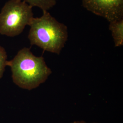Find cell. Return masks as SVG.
I'll use <instances>...</instances> for the list:
<instances>
[{"instance_id":"6da1fadb","label":"cell","mask_w":123,"mask_h":123,"mask_svg":"<svg viewBox=\"0 0 123 123\" xmlns=\"http://www.w3.org/2000/svg\"><path fill=\"white\" fill-rule=\"evenodd\" d=\"M7 65L11 68L14 83L28 90L44 83L52 73L44 57L36 56L27 48L19 50L12 60L7 61Z\"/></svg>"},{"instance_id":"7a4b0ae2","label":"cell","mask_w":123,"mask_h":123,"mask_svg":"<svg viewBox=\"0 0 123 123\" xmlns=\"http://www.w3.org/2000/svg\"><path fill=\"white\" fill-rule=\"evenodd\" d=\"M28 38L31 45L45 51L60 54L68 38V27L48 11L40 18H33L30 24Z\"/></svg>"},{"instance_id":"3957f363","label":"cell","mask_w":123,"mask_h":123,"mask_svg":"<svg viewBox=\"0 0 123 123\" xmlns=\"http://www.w3.org/2000/svg\"><path fill=\"white\" fill-rule=\"evenodd\" d=\"M32 7L21 0H9L0 13V34L14 37L20 35L33 18Z\"/></svg>"},{"instance_id":"277c9868","label":"cell","mask_w":123,"mask_h":123,"mask_svg":"<svg viewBox=\"0 0 123 123\" xmlns=\"http://www.w3.org/2000/svg\"><path fill=\"white\" fill-rule=\"evenodd\" d=\"M82 5L109 22L123 19V0H82Z\"/></svg>"},{"instance_id":"5b68a950","label":"cell","mask_w":123,"mask_h":123,"mask_svg":"<svg viewBox=\"0 0 123 123\" xmlns=\"http://www.w3.org/2000/svg\"><path fill=\"white\" fill-rule=\"evenodd\" d=\"M109 29L112 36L115 47L123 45V19L110 22Z\"/></svg>"},{"instance_id":"8992f818","label":"cell","mask_w":123,"mask_h":123,"mask_svg":"<svg viewBox=\"0 0 123 123\" xmlns=\"http://www.w3.org/2000/svg\"><path fill=\"white\" fill-rule=\"evenodd\" d=\"M32 7H37L43 11H48L57 3V0H21Z\"/></svg>"},{"instance_id":"52a82bcc","label":"cell","mask_w":123,"mask_h":123,"mask_svg":"<svg viewBox=\"0 0 123 123\" xmlns=\"http://www.w3.org/2000/svg\"><path fill=\"white\" fill-rule=\"evenodd\" d=\"M7 56L4 48L0 46V79L2 77L7 66Z\"/></svg>"},{"instance_id":"ba28073f","label":"cell","mask_w":123,"mask_h":123,"mask_svg":"<svg viewBox=\"0 0 123 123\" xmlns=\"http://www.w3.org/2000/svg\"><path fill=\"white\" fill-rule=\"evenodd\" d=\"M71 123H88L85 121H83V120H80V121H75L74 122H73Z\"/></svg>"}]
</instances>
